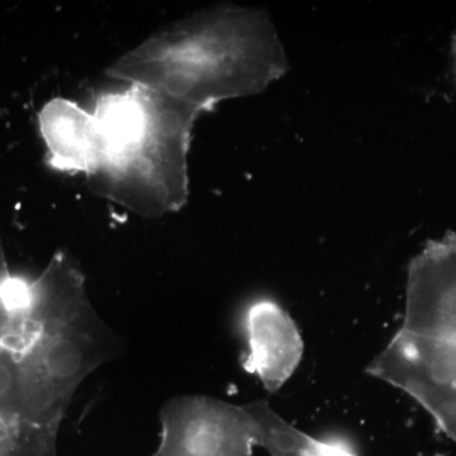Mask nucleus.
<instances>
[{"label": "nucleus", "mask_w": 456, "mask_h": 456, "mask_svg": "<svg viewBox=\"0 0 456 456\" xmlns=\"http://www.w3.org/2000/svg\"><path fill=\"white\" fill-rule=\"evenodd\" d=\"M263 404L198 395L171 398L160 411V443L152 456H253Z\"/></svg>", "instance_id": "nucleus-4"}, {"label": "nucleus", "mask_w": 456, "mask_h": 456, "mask_svg": "<svg viewBox=\"0 0 456 456\" xmlns=\"http://www.w3.org/2000/svg\"><path fill=\"white\" fill-rule=\"evenodd\" d=\"M367 371L416 399L456 441V340L399 330Z\"/></svg>", "instance_id": "nucleus-5"}, {"label": "nucleus", "mask_w": 456, "mask_h": 456, "mask_svg": "<svg viewBox=\"0 0 456 456\" xmlns=\"http://www.w3.org/2000/svg\"><path fill=\"white\" fill-rule=\"evenodd\" d=\"M404 331L456 340V233L431 240L407 270Z\"/></svg>", "instance_id": "nucleus-6"}, {"label": "nucleus", "mask_w": 456, "mask_h": 456, "mask_svg": "<svg viewBox=\"0 0 456 456\" xmlns=\"http://www.w3.org/2000/svg\"><path fill=\"white\" fill-rule=\"evenodd\" d=\"M244 331L248 353L244 368L278 392L289 380L303 356V338L290 314L272 299H257L246 308Z\"/></svg>", "instance_id": "nucleus-7"}, {"label": "nucleus", "mask_w": 456, "mask_h": 456, "mask_svg": "<svg viewBox=\"0 0 456 456\" xmlns=\"http://www.w3.org/2000/svg\"><path fill=\"white\" fill-rule=\"evenodd\" d=\"M40 122L55 167L97 173L103 164L104 145L94 114L73 102L55 99L42 110Z\"/></svg>", "instance_id": "nucleus-8"}, {"label": "nucleus", "mask_w": 456, "mask_h": 456, "mask_svg": "<svg viewBox=\"0 0 456 456\" xmlns=\"http://www.w3.org/2000/svg\"><path fill=\"white\" fill-rule=\"evenodd\" d=\"M149 90V89H147ZM151 119L136 149L95 175L118 202L142 216H160L188 196L187 152L197 110L151 92Z\"/></svg>", "instance_id": "nucleus-3"}, {"label": "nucleus", "mask_w": 456, "mask_h": 456, "mask_svg": "<svg viewBox=\"0 0 456 456\" xmlns=\"http://www.w3.org/2000/svg\"><path fill=\"white\" fill-rule=\"evenodd\" d=\"M119 73L198 113L259 94L289 70L274 23L260 9L218 7L143 45Z\"/></svg>", "instance_id": "nucleus-1"}, {"label": "nucleus", "mask_w": 456, "mask_h": 456, "mask_svg": "<svg viewBox=\"0 0 456 456\" xmlns=\"http://www.w3.org/2000/svg\"><path fill=\"white\" fill-rule=\"evenodd\" d=\"M94 117L104 145L103 167L136 149L146 136L151 119V93L136 86L104 95L99 99Z\"/></svg>", "instance_id": "nucleus-9"}, {"label": "nucleus", "mask_w": 456, "mask_h": 456, "mask_svg": "<svg viewBox=\"0 0 456 456\" xmlns=\"http://www.w3.org/2000/svg\"><path fill=\"white\" fill-rule=\"evenodd\" d=\"M452 59H454L455 73H456V35L452 37Z\"/></svg>", "instance_id": "nucleus-10"}, {"label": "nucleus", "mask_w": 456, "mask_h": 456, "mask_svg": "<svg viewBox=\"0 0 456 456\" xmlns=\"http://www.w3.org/2000/svg\"><path fill=\"white\" fill-rule=\"evenodd\" d=\"M29 314L33 382L45 412L62 421L77 387L113 359L118 340L93 307L79 268L64 255L33 281Z\"/></svg>", "instance_id": "nucleus-2"}]
</instances>
